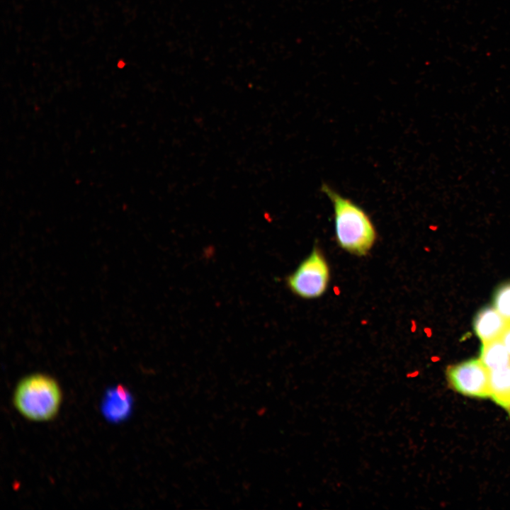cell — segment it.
<instances>
[{"instance_id":"obj_1","label":"cell","mask_w":510,"mask_h":510,"mask_svg":"<svg viewBox=\"0 0 510 510\" xmlns=\"http://www.w3.org/2000/svg\"><path fill=\"white\" fill-rule=\"evenodd\" d=\"M322 191L333 206L335 239L339 246L353 255L368 254L377 239L376 229L368 215L360 205L329 185L323 183Z\"/></svg>"},{"instance_id":"obj_2","label":"cell","mask_w":510,"mask_h":510,"mask_svg":"<svg viewBox=\"0 0 510 510\" xmlns=\"http://www.w3.org/2000/svg\"><path fill=\"white\" fill-rule=\"evenodd\" d=\"M62 400L57 382L48 375L34 374L23 379L15 390L13 402L18 411L33 421H47L55 416Z\"/></svg>"},{"instance_id":"obj_3","label":"cell","mask_w":510,"mask_h":510,"mask_svg":"<svg viewBox=\"0 0 510 510\" xmlns=\"http://www.w3.org/2000/svg\"><path fill=\"white\" fill-rule=\"evenodd\" d=\"M330 280L328 262L318 248L313 250L286 278L289 290L302 299H315L327 290Z\"/></svg>"},{"instance_id":"obj_4","label":"cell","mask_w":510,"mask_h":510,"mask_svg":"<svg viewBox=\"0 0 510 510\" xmlns=\"http://www.w3.org/2000/svg\"><path fill=\"white\" fill-rule=\"evenodd\" d=\"M447 377L454 390L467 396L490 397L489 370L477 359L450 366Z\"/></svg>"},{"instance_id":"obj_5","label":"cell","mask_w":510,"mask_h":510,"mask_svg":"<svg viewBox=\"0 0 510 510\" xmlns=\"http://www.w3.org/2000/svg\"><path fill=\"white\" fill-rule=\"evenodd\" d=\"M509 324L510 321L495 308L484 307L477 314L474 329L482 343H484L500 338Z\"/></svg>"},{"instance_id":"obj_6","label":"cell","mask_w":510,"mask_h":510,"mask_svg":"<svg viewBox=\"0 0 510 510\" xmlns=\"http://www.w3.org/2000/svg\"><path fill=\"white\" fill-rule=\"evenodd\" d=\"M132 408V398L122 386L109 390L103 401L102 411L107 419L118 422L126 419Z\"/></svg>"},{"instance_id":"obj_7","label":"cell","mask_w":510,"mask_h":510,"mask_svg":"<svg viewBox=\"0 0 510 510\" xmlns=\"http://www.w3.org/2000/svg\"><path fill=\"white\" fill-rule=\"evenodd\" d=\"M492 399L510 413V365L489 370Z\"/></svg>"},{"instance_id":"obj_8","label":"cell","mask_w":510,"mask_h":510,"mask_svg":"<svg viewBox=\"0 0 510 510\" xmlns=\"http://www.w3.org/2000/svg\"><path fill=\"white\" fill-rule=\"evenodd\" d=\"M480 361L489 370L510 365V354L500 338L482 343Z\"/></svg>"},{"instance_id":"obj_9","label":"cell","mask_w":510,"mask_h":510,"mask_svg":"<svg viewBox=\"0 0 510 510\" xmlns=\"http://www.w3.org/2000/svg\"><path fill=\"white\" fill-rule=\"evenodd\" d=\"M494 305L504 318L510 321V283L502 285L497 290Z\"/></svg>"},{"instance_id":"obj_10","label":"cell","mask_w":510,"mask_h":510,"mask_svg":"<svg viewBox=\"0 0 510 510\" xmlns=\"http://www.w3.org/2000/svg\"><path fill=\"white\" fill-rule=\"evenodd\" d=\"M500 339L510 354V324L504 331L500 336Z\"/></svg>"}]
</instances>
